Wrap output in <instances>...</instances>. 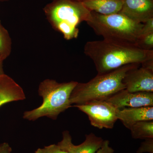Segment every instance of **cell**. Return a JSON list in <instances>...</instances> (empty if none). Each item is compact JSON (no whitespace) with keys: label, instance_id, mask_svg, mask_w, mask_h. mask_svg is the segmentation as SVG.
Wrapping results in <instances>:
<instances>
[{"label":"cell","instance_id":"cell-1","mask_svg":"<svg viewBox=\"0 0 153 153\" xmlns=\"http://www.w3.org/2000/svg\"><path fill=\"white\" fill-rule=\"evenodd\" d=\"M84 53L93 61L97 74H105L131 64H140L153 58V50L103 39L88 41Z\"/></svg>","mask_w":153,"mask_h":153},{"label":"cell","instance_id":"cell-2","mask_svg":"<svg viewBox=\"0 0 153 153\" xmlns=\"http://www.w3.org/2000/svg\"><path fill=\"white\" fill-rule=\"evenodd\" d=\"M141 65H125L108 73L98 74L85 83L77 82L70 97L71 105H82L94 100H105L126 89L123 80L127 71Z\"/></svg>","mask_w":153,"mask_h":153},{"label":"cell","instance_id":"cell-3","mask_svg":"<svg viewBox=\"0 0 153 153\" xmlns=\"http://www.w3.org/2000/svg\"><path fill=\"white\" fill-rule=\"evenodd\" d=\"M52 28L61 33L66 40L78 37V25L91 18V11L83 3L74 0H53L43 8Z\"/></svg>","mask_w":153,"mask_h":153},{"label":"cell","instance_id":"cell-4","mask_svg":"<svg viewBox=\"0 0 153 153\" xmlns=\"http://www.w3.org/2000/svg\"><path fill=\"white\" fill-rule=\"evenodd\" d=\"M77 82L71 81L60 83L49 79L43 80L38 89V94L43 98V103L37 108L25 111L23 118L29 121H35L44 117L57 119L60 113L72 106L70 97Z\"/></svg>","mask_w":153,"mask_h":153},{"label":"cell","instance_id":"cell-5","mask_svg":"<svg viewBox=\"0 0 153 153\" xmlns=\"http://www.w3.org/2000/svg\"><path fill=\"white\" fill-rule=\"evenodd\" d=\"M87 25L96 35L107 41L135 45L143 24L137 23L120 13L102 15L91 12Z\"/></svg>","mask_w":153,"mask_h":153},{"label":"cell","instance_id":"cell-6","mask_svg":"<svg viewBox=\"0 0 153 153\" xmlns=\"http://www.w3.org/2000/svg\"><path fill=\"white\" fill-rule=\"evenodd\" d=\"M73 106L87 115L91 126L100 129L113 128L118 120V109L105 100H94Z\"/></svg>","mask_w":153,"mask_h":153},{"label":"cell","instance_id":"cell-7","mask_svg":"<svg viewBox=\"0 0 153 153\" xmlns=\"http://www.w3.org/2000/svg\"><path fill=\"white\" fill-rule=\"evenodd\" d=\"M123 82L129 92H153V70L138 65L127 71Z\"/></svg>","mask_w":153,"mask_h":153},{"label":"cell","instance_id":"cell-8","mask_svg":"<svg viewBox=\"0 0 153 153\" xmlns=\"http://www.w3.org/2000/svg\"><path fill=\"white\" fill-rule=\"evenodd\" d=\"M105 101L117 109L126 108L153 106V92H129L123 89Z\"/></svg>","mask_w":153,"mask_h":153},{"label":"cell","instance_id":"cell-9","mask_svg":"<svg viewBox=\"0 0 153 153\" xmlns=\"http://www.w3.org/2000/svg\"><path fill=\"white\" fill-rule=\"evenodd\" d=\"M119 13L133 22L143 24L153 18V0H123Z\"/></svg>","mask_w":153,"mask_h":153},{"label":"cell","instance_id":"cell-10","mask_svg":"<svg viewBox=\"0 0 153 153\" xmlns=\"http://www.w3.org/2000/svg\"><path fill=\"white\" fill-rule=\"evenodd\" d=\"M103 140L93 133L86 135L85 141L82 143L75 146L72 143L69 131L63 132L62 140L57 145L63 150L68 153H95L101 147Z\"/></svg>","mask_w":153,"mask_h":153},{"label":"cell","instance_id":"cell-11","mask_svg":"<svg viewBox=\"0 0 153 153\" xmlns=\"http://www.w3.org/2000/svg\"><path fill=\"white\" fill-rule=\"evenodd\" d=\"M117 119L127 128H130L137 123L142 121L153 120V106L126 108L117 109Z\"/></svg>","mask_w":153,"mask_h":153},{"label":"cell","instance_id":"cell-12","mask_svg":"<svg viewBox=\"0 0 153 153\" xmlns=\"http://www.w3.org/2000/svg\"><path fill=\"white\" fill-rule=\"evenodd\" d=\"M26 98L23 88L13 78L5 74L0 76V106Z\"/></svg>","mask_w":153,"mask_h":153},{"label":"cell","instance_id":"cell-13","mask_svg":"<svg viewBox=\"0 0 153 153\" xmlns=\"http://www.w3.org/2000/svg\"><path fill=\"white\" fill-rule=\"evenodd\" d=\"M82 3L91 12L110 15L120 13L123 0H86Z\"/></svg>","mask_w":153,"mask_h":153},{"label":"cell","instance_id":"cell-14","mask_svg":"<svg viewBox=\"0 0 153 153\" xmlns=\"http://www.w3.org/2000/svg\"><path fill=\"white\" fill-rule=\"evenodd\" d=\"M129 130L132 137L135 139L153 138V120L139 122L132 126Z\"/></svg>","mask_w":153,"mask_h":153},{"label":"cell","instance_id":"cell-15","mask_svg":"<svg viewBox=\"0 0 153 153\" xmlns=\"http://www.w3.org/2000/svg\"><path fill=\"white\" fill-rule=\"evenodd\" d=\"M12 50V39L0 21V58L3 61L10 56Z\"/></svg>","mask_w":153,"mask_h":153},{"label":"cell","instance_id":"cell-16","mask_svg":"<svg viewBox=\"0 0 153 153\" xmlns=\"http://www.w3.org/2000/svg\"><path fill=\"white\" fill-rule=\"evenodd\" d=\"M136 45L140 49L145 50H153V33L140 36Z\"/></svg>","mask_w":153,"mask_h":153},{"label":"cell","instance_id":"cell-17","mask_svg":"<svg viewBox=\"0 0 153 153\" xmlns=\"http://www.w3.org/2000/svg\"><path fill=\"white\" fill-rule=\"evenodd\" d=\"M35 153H68L60 149L57 145H51L43 148H39Z\"/></svg>","mask_w":153,"mask_h":153},{"label":"cell","instance_id":"cell-18","mask_svg":"<svg viewBox=\"0 0 153 153\" xmlns=\"http://www.w3.org/2000/svg\"><path fill=\"white\" fill-rule=\"evenodd\" d=\"M153 153V138L145 139L139 148L137 153Z\"/></svg>","mask_w":153,"mask_h":153},{"label":"cell","instance_id":"cell-19","mask_svg":"<svg viewBox=\"0 0 153 153\" xmlns=\"http://www.w3.org/2000/svg\"><path fill=\"white\" fill-rule=\"evenodd\" d=\"M143 24V25L140 36L153 33V18L149 19Z\"/></svg>","mask_w":153,"mask_h":153},{"label":"cell","instance_id":"cell-20","mask_svg":"<svg viewBox=\"0 0 153 153\" xmlns=\"http://www.w3.org/2000/svg\"><path fill=\"white\" fill-rule=\"evenodd\" d=\"M114 150L109 146V141L105 140L101 147L95 153H114Z\"/></svg>","mask_w":153,"mask_h":153},{"label":"cell","instance_id":"cell-21","mask_svg":"<svg viewBox=\"0 0 153 153\" xmlns=\"http://www.w3.org/2000/svg\"><path fill=\"white\" fill-rule=\"evenodd\" d=\"M12 148L8 143H4L0 144V153H11Z\"/></svg>","mask_w":153,"mask_h":153},{"label":"cell","instance_id":"cell-22","mask_svg":"<svg viewBox=\"0 0 153 153\" xmlns=\"http://www.w3.org/2000/svg\"><path fill=\"white\" fill-rule=\"evenodd\" d=\"M3 62L4 61L0 58V76L5 74L3 68Z\"/></svg>","mask_w":153,"mask_h":153},{"label":"cell","instance_id":"cell-23","mask_svg":"<svg viewBox=\"0 0 153 153\" xmlns=\"http://www.w3.org/2000/svg\"><path fill=\"white\" fill-rule=\"evenodd\" d=\"M50 1H53V0H50ZM74 1H77L81 2H83L84 1H86V0H74Z\"/></svg>","mask_w":153,"mask_h":153},{"label":"cell","instance_id":"cell-24","mask_svg":"<svg viewBox=\"0 0 153 153\" xmlns=\"http://www.w3.org/2000/svg\"><path fill=\"white\" fill-rule=\"evenodd\" d=\"M10 1V0H0V2H4L9 1Z\"/></svg>","mask_w":153,"mask_h":153}]
</instances>
